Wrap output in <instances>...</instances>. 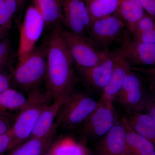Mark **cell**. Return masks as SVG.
Listing matches in <instances>:
<instances>
[{
    "instance_id": "obj_36",
    "label": "cell",
    "mask_w": 155,
    "mask_h": 155,
    "mask_svg": "<svg viewBox=\"0 0 155 155\" xmlns=\"http://www.w3.org/2000/svg\"><path fill=\"white\" fill-rule=\"evenodd\" d=\"M79 155H88L87 154V153H84L81 154H80Z\"/></svg>"
},
{
    "instance_id": "obj_8",
    "label": "cell",
    "mask_w": 155,
    "mask_h": 155,
    "mask_svg": "<svg viewBox=\"0 0 155 155\" xmlns=\"http://www.w3.org/2000/svg\"><path fill=\"white\" fill-rule=\"evenodd\" d=\"M118 122L113 103L101 99L94 110L83 122V132L92 137H103Z\"/></svg>"
},
{
    "instance_id": "obj_12",
    "label": "cell",
    "mask_w": 155,
    "mask_h": 155,
    "mask_svg": "<svg viewBox=\"0 0 155 155\" xmlns=\"http://www.w3.org/2000/svg\"><path fill=\"white\" fill-rule=\"evenodd\" d=\"M97 155H126L129 153L125 128L118 122L103 137L97 147Z\"/></svg>"
},
{
    "instance_id": "obj_32",
    "label": "cell",
    "mask_w": 155,
    "mask_h": 155,
    "mask_svg": "<svg viewBox=\"0 0 155 155\" xmlns=\"http://www.w3.org/2000/svg\"><path fill=\"white\" fill-rule=\"evenodd\" d=\"M131 69L135 72L141 73L144 75H155V66L147 67H133Z\"/></svg>"
},
{
    "instance_id": "obj_5",
    "label": "cell",
    "mask_w": 155,
    "mask_h": 155,
    "mask_svg": "<svg viewBox=\"0 0 155 155\" xmlns=\"http://www.w3.org/2000/svg\"><path fill=\"white\" fill-rule=\"evenodd\" d=\"M46 59L45 47L34 50L18 66L12 74V83L24 90L34 88L45 78Z\"/></svg>"
},
{
    "instance_id": "obj_16",
    "label": "cell",
    "mask_w": 155,
    "mask_h": 155,
    "mask_svg": "<svg viewBox=\"0 0 155 155\" xmlns=\"http://www.w3.org/2000/svg\"><path fill=\"white\" fill-rule=\"evenodd\" d=\"M55 124L51 131L42 137H31L27 141L4 155H43L48 151L54 136L56 128Z\"/></svg>"
},
{
    "instance_id": "obj_38",
    "label": "cell",
    "mask_w": 155,
    "mask_h": 155,
    "mask_svg": "<svg viewBox=\"0 0 155 155\" xmlns=\"http://www.w3.org/2000/svg\"><path fill=\"white\" fill-rule=\"evenodd\" d=\"M85 1H86V2H87V0H85Z\"/></svg>"
},
{
    "instance_id": "obj_34",
    "label": "cell",
    "mask_w": 155,
    "mask_h": 155,
    "mask_svg": "<svg viewBox=\"0 0 155 155\" xmlns=\"http://www.w3.org/2000/svg\"><path fill=\"white\" fill-rule=\"evenodd\" d=\"M26 0H17L18 9H20Z\"/></svg>"
},
{
    "instance_id": "obj_33",
    "label": "cell",
    "mask_w": 155,
    "mask_h": 155,
    "mask_svg": "<svg viewBox=\"0 0 155 155\" xmlns=\"http://www.w3.org/2000/svg\"><path fill=\"white\" fill-rule=\"evenodd\" d=\"M145 75L146 76L147 81L148 84L150 91L155 93V75Z\"/></svg>"
},
{
    "instance_id": "obj_27",
    "label": "cell",
    "mask_w": 155,
    "mask_h": 155,
    "mask_svg": "<svg viewBox=\"0 0 155 155\" xmlns=\"http://www.w3.org/2000/svg\"><path fill=\"white\" fill-rule=\"evenodd\" d=\"M132 41L139 42L155 44V28L132 35Z\"/></svg>"
},
{
    "instance_id": "obj_31",
    "label": "cell",
    "mask_w": 155,
    "mask_h": 155,
    "mask_svg": "<svg viewBox=\"0 0 155 155\" xmlns=\"http://www.w3.org/2000/svg\"><path fill=\"white\" fill-rule=\"evenodd\" d=\"M10 137L8 132L0 135V155H4L8 152L10 144Z\"/></svg>"
},
{
    "instance_id": "obj_10",
    "label": "cell",
    "mask_w": 155,
    "mask_h": 155,
    "mask_svg": "<svg viewBox=\"0 0 155 155\" xmlns=\"http://www.w3.org/2000/svg\"><path fill=\"white\" fill-rule=\"evenodd\" d=\"M62 22L72 33L84 36L91 25L85 0H61Z\"/></svg>"
},
{
    "instance_id": "obj_18",
    "label": "cell",
    "mask_w": 155,
    "mask_h": 155,
    "mask_svg": "<svg viewBox=\"0 0 155 155\" xmlns=\"http://www.w3.org/2000/svg\"><path fill=\"white\" fill-rule=\"evenodd\" d=\"M64 99L61 98L54 101L43 110L37 120L30 137H44L51 132L55 125L54 121Z\"/></svg>"
},
{
    "instance_id": "obj_37",
    "label": "cell",
    "mask_w": 155,
    "mask_h": 155,
    "mask_svg": "<svg viewBox=\"0 0 155 155\" xmlns=\"http://www.w3.org/2000/svg\"><path fill=\"white\" fill-rule=\"evenodd\" d=\"M126 155H134V154H131V153H128V154H127Z\"/></svg>"
},
{
    "instance_id": "obj_7",
    "label": "cell",
    "mask_w": 155,
    "mask_h": 155,
    "mask_svg": "<svg viewBox=\"0 0 155 155\" xmlns=\"http://www.w3.org/2000/svg\"><path fill=\"white\" fill-rule=\"evenodd\" d=\"M125 26L122 19L115 13L93 21L87 31L88 39L97 49L107 51L108 47L119 38Z\"/></svg>"
},
{
    "instance_id": "obj_30",
    "label": "cell",
    "mask_w": 155,
    "mask_h": 155,
    "mask_svg": "<svg viewBox=\"0 0 155 155\" xmlns=\"http://www.w3.org/2000/svg\"><path fill=\"white\" fill-rule=\"evenodd\" d=\"M147 14L155 19V0H140Z\"/></svg>"
},
{
    "instance_id": "obj_1",
    "label": "cell",
    "mask_w": 155,
    "mask_h": 155,
    "mask_svg": "<svg viewBox=\"0 0 155 155\" xmlns=\"http://www.w3.org/2000/svg\"><path fill=\"white\" fill-rule=\"evenodd\" d=\"M61 26H56L45 46L46 59V94L54 101L65 98L73 91L75 82L71 56L61 35Z\"/></svg>"
},
{
    "instance_id": "obj_28",
    "label": "cell",
    "mask_w": 155,
    "mask_h": 155,
    "mask_svg": "<svg viewBox=\"0 0 155 155\" xmlns=\"http://www.w3.org/2000/svg\"><path fill=\"white\" fill-rule=\"evenodd\" d=\"M148 114L155 119V93L148 92L144 105L141 112Z\"/></svg>"
},
{
    "instance_id": "obj_9",
    "label": "cell",
    "mask_w": 155,
    "mask_h": 155,
    "mask_svg": "<svg viewBox=\"0 0 155 155\" xmlns=\"http://www.w3.org/2000/svg\"><path fill=\"white\" fill-rule=\"evenodd\" d=\"M148 93L138 72L131 69L125 77L116 100L128 112H141Z\"/></svg>"
},
{
    "instance_id": "obj_14",
    "label": "cell",
    "mask_w": 155,
    "mask_h": 155,
    "mask_svg": "<svg viewBox=\"0 0 155 155\" xmlns=\"http://www.w3.org/2000/svg\"><path fill=\"white\" fill-rule=\"evenodd\" d=\"M114 64V53L110 52L107 57L99 64L91 68L78 70L89 85L102 92L110 78Z\"/></svg>"
},
{
    "instance_id": "obj_26",
    "label": "cell",
    "mask_w": 155,
    "mask_h": 155,
    "mask_svg": "<svg viewBox=\"0 0 155 155\" xmlns=\"http://www.w3.org/2000/svg\"><path fill=\"white\" fill-rule=\"evenodd\" d=\"M10 41L8 39L0 40V70L7 64L11 54Z\"/></svg>"
},
{
    "instance_id": "obj_19",
    "label": "cell",
    "mask_w": 155,
    "mask_h": 155,
    "mask_svg": "<svg viewBox=\"0 0 155 155\" xmlns=\"http://www.w3.org/2000/svg\"><path fill=\"white\" fill-rule=\"evenodd\" d=\"M34 5L42 16L45 26L60 25L63 19L61 0H34Z\"/></svg>"
},
{
    "instance_id": "obj_23",
    "label": "cell",
    "mask_w": 155,
    "mask_h": 155,
    "mask_svg": "<svg viewBox=\"0 0 155 155\" xmlns=\"http://www.w3.org/2000/svg\"><path fill=\"white\" fill-rule=\"evenodd\" d=\"M49 152L53 155H79L86 153L81 145L69 138L64 139L58 142Z\"/></svg>"
},
{
    "instance_id": "obj_2",
    "label": "cell",
    "mask_w": 155,
    "mask_h": 155,
    "mask_svg": "<svg viewBox=\"0 0 155 155\" xmlns=\"http://www.w3.org/2000/svg\"><path fill=\"white\" fill-rule=\"evenodd\" d=\"M27 98V104L20 110L13 127L8 132L10 142L7 153L30 138L40 114L50 104L51 101L46 93L37 90L31 91Z\"/></svg>"
},
{
    "instance_id": "obj_4",
    "label": "cell",
    "mask_w": 155,
    "mask_h": 155,
    "mask_svg": "<svg viewBox=\"0 0 155 155\" xmlns=\"http://www.w3.org/2000/svg\"><path fill=\"white\" fill-rule=\"evenodd\" d=\"M62 38L78 70L94 67L109 54L108 51L97 49L88 38L61 28Z\"/></svg>"
},
{
    "instance_id": "obj_11",
    "label": "cell",
    "mask_w": 155,
    "mask_h": 155,
    "mask_svg": "<svg viewBox=\"0 0 155 155\" xmlns=\"http://www.w3.org/2000/svg\"><path fill=\"white\" fill-rule=\"evenodd\" d=\"M125 38L121 47L114 51V64L110 80L102 92L101 99L114 102L126 76L131 70L125 54Z\"/></svg>"
},
{
    "instance_id": "obj_13",
    "label": "cell",
    "mask_w": 155,
    "mask_h": 155,
    "mask_svg": "<svg viewBox=\"0 0 155 155\" xmlns=\"http://www.w3.org/2000/svg\"><path fill=\"white\" fill-rule=\"evenodd\" d=\"M125 54L131 67L155 66V44L132 41L125 37Z\"/></svg>"
},
{
    "instance_id": "obj_35",
    "label": "cell",
    "mask_w": 155,
    "mask_h": 155,
    "mask_svg": "<svg viewBox=\"0 0 155 155\" xmlns=\"http://www.w3.org/2000/svg\"><path fill=\"white\" fill-rule=\"evenodd\" d=\"M43 155H53L51 153H50L49 151H47V152L45 153Z\"/></svg>"
},
{
    "instance_id": "obj_22",
    "label": "cell",
    "mask_w": 155,
    "mask_h": 155,
    "mask_svg": "<svg viewBox=\"0 0 155 155\" xmlns=\"http://www.w3.org/2000/svg\"><path fill=\"white\" fill-rule=\"evenodd\" d=\"M27 102L28 98L21 93L10 87L0 94V112L20 110Z\"/></svg>"
},
{
    "instance_id": "obj_24",
    "label": "cell",
    "mask_w": 155,
    "mask_h": 155,
    "mask_svg": "<svg viewBox=\"0 0 155 155\" xmlns=\"http://www.w3.org/2000/svg\"><path fill=\"white\" fill-rule=\"evenodd\" d=\"M11 25L7 16L5 0H0V40L7 36Z\"/></svg>"
},
{
    "instance_id": "obj_15",
    "label": "cell",
    "mask_w": 155,
    "mask_h": 155,
    "mask_svg": "<svg viewBox=\"0 0 155 155\" xmlns=\"http://www.w3.org/2000/svg\"><path fill=\"white\" fill-rule=\"evenodd\" d=\"M121 123L125 128L129 153L135 155H155V145L130 127L126 117H122Z\"/></svg>"
},
{
    "instance_id": "obj_21",
    "label": "cell",
    "mask_w": 155,
    "mask_h": 155,
    "mask_svg": "<svg viewBox=\"0 0 155 155\" xmlns=\"http://www.w3.org/2000/svg\"><path fill=\"white\" fill-rule=\"evenodd\" d=\"M118 0H87V6L92 22L116 13Z\"/></svg>"
},
{
    "instance_id": "obj_29",
    "label": "cell",
    "mask_w": 155,
    "mask_h": 155,
    "mask_svg": "<svg viewBox=\"0 0 155 155\" xmlns=\"http://www.w3.org/2000/svg\"><path fill=\"white\" fill-rule=\"evenodd\" d=\"M11 83L12 75H7L0 72V94L11 87Z\"/></svg>"
},
{
    "instance_id": "obj_3",
    "label": "cell",
    "mask_w": 155,
    "mask_h": 155,
    "mask_svg": "<svg viewBox=\"0 0 155 155\" xmlns=\"http://www.w3.org/2000/svg\"><path fill=\"white\" fill-rule=\"evenodd\" d=\"M97 102L88 95L74 90L64 100L57 116V125L73 129L83 123Z\"/></svg>"
},
{
    "instance_id": "obj_6",
    "label": "cell",
    "mask_w": 155,
    "mask_h": 155,
    "mask_svg": "<svg viewBox=\"0 0 155 155\" xmlns=\"http://www.w3.org/2000/svg\"><path fill=\"white\" fill-rule=\"evenodd\" d=\"M45 27L44 20L39 11L34 5L29 6L19 29L18 64L23 62L35 49Z\"/></svg>"
},
{
    "instance_id": "obj_25",
    "label": "cell",
    "mask_w": 155,
    "mask_h": 155,
    "mask_svg": "<svg viewBox=\"0 0 155 155\" xmlns=\"http://www.w3.org/2000/svg\"><path fill=\"white\" fill-rule=\"evenodd\" d=\"M15 119L8 113L0 112V135L5 134L11 130Z\"/></svg>"
},
{
    "instance_id": "obj_20",
    "label": "cell",
    "mask_w": 155,
    "mask_h": 155,
    "mask_svg": "<svg viewBox=\"0 0 155 155\" xmlns=\"http://www.w3.org/2000/svg\"><path fill=\"white\" fill-rule=\"evenodd\" d=\"M126 119L133 130L155 146V119L148 114L140 112H132Z\"/></svg>"
},
{
    "instance_id": "obj_17",
    "label": "cell",
    "mask_w": 155,
    "mask_h": 155,
    "mask_svg": "<svg viewBox=\"0 0 155 155\" xmlns=\"http://www.w3.org/2000/svg\"><path fill=\"white\" fill-rule=\"evenodd\" d=\"M144 11L140 0H118L116 13L132 34L137 22L144 15Z\"/></svg>"
}]
</instances>
